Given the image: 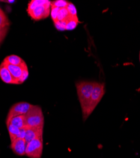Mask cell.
Returning <instances> with one entry per match:
<instances>
[{
	"label": "cell",
	"instance_id": "9c48e42d",
	"mask_svg": "<svg viewBox=\"0 0 140 158\" xmlns=\"http://www.w3.org/2000/svg\"><path fill=\"white\" fill-rule=\"evenodd\" d=\"M25 128V140L27 143H29L31 140L35 138L43 136V129L39 128Z\"/></svg>",
	"mask_w": 140,
	"mask_h": 158
},
{
	"label": "cell",
	"instance_id": "8992f818",
	"mask_svg": "<svg viewBox=\"0 0 140 158\" xmlns=\"http://www.w3.org/2000/svg\"><path fill=\"white\" fill-rule=\"evenodd\" d=\"M34 104L27 102H19L13 104L9 110L8 115H25L32 108Z\"/></svg>",
	"mask_w": 140,
	"mask_h": 158
},
{
	"label": "cell",
	"instance_id": "5bb4252c",
	"mask_svg": "<svg viewBox=\"0 0 140 158\" xmlns=\"http://www.w3.org/2000/svg\"><path fill=\"white\" fill-rule=\"evenodd\" d=\"M6 127H7V129L8 131L10 139L11 141L19 138L21 129L13 126L11 124H6Z\"/></svg>",
	"mask_w": 140,
	"mask_h": 158
},
{
	"label": "cell",
	"instance_id": "3957f363",
	"mask_svg": "<svg viewBox=\"0 0 140 158\" xmlns=\"http://www.w3.org/2000/svg\"><path fill=\"white\" fill-rule=\"evenodd\" d=\"M106 93V87L104 83L95 82L92 93L90 97V102L87 107L85 114L83 116V120L85 122L87 118L95 110L96 107Z\"/></svg>",
	"mask_w": 140,
	"mask_h": 158
},
{
	"label": "cell",
	"instance_id": "5b68a950",
	"mask_svg": "<svg viewBox=\"0 0 140 158\" xmlns=\"http://www.w3.org/2000/svg\"><path fill=\"white\" fill-rule=\"evenodd\" d=\"M50 4L51 2L47 0L46 3L27 12L29 16L34 20L37 21L46 19L50 15Z\"/></svg>",
	"mask_w": 140,
	"mask_h": 158
},
{
	"label": "cell",
	"instance_id": "30bf717a",
	"mask_svg": "<svg viewBox=\"0 0 140 158\" xmlns=\"http://www.w3.org/2000/svg\"><path fill=\"white\" fill-rule=\"evenodd\" d=\"M5 64L6 65V67L8 68V70L12 75V76L14 77V78L16 79V80L18 81L19 84H20V78L22 75L23 68L25 67V66L27 64L26 63L24 62L22 64H21L20 66L11 65V64H6V63H5Z\"/></svg>",
	"mask_w": 140,
	"mask_h": 158
},
{
	"label": "cell",
	"instance_id": "9a60e30c",
	"mask_svg": "<svg viewBox=\"0 0 140 158\" xmlns=\"http://www.w3.org/2000/svg\"><path fill=\"white\" fill-rule=\"evenodd\" d=\"M10 21L5 14L3 10L0 8V31L10 27Z\"/></svg>",
	"mask_w": 140,
	"mask_h": 158
},
{
	"label": "cell",
	"instance_id": "52a82bcc",
	"mask_svg": "<svg viewBox=\"0 0 140 158\" xmlns=\"http://www.w3.org/2000/svg\"><path fill=\"white\" fill-rule=\"evenodd\" d=\"M27 143L25 139L18 138L11 141L10 148L16 155L23 156L25 155Z\"/></svg>",
	"mask_w": 140,
	"mask_h": 158
},
{
	"label": "cell",
	"instance_id": "4fadbf2b",
	"mask_svg": "<svg viewBox=\"0 0 140 158\" xmlns=\"http://www.w3.org/2000/svg\"><path fill=\"white\" fill-rule=\"evenodd\" d=\"M3 61L6 64L15 66H20L25 62V61L21 57L15 55H11L6 56L5 58Z\"/></svg>",
	"mask_w": 140,
	"mask_h": 158
},
{
	"label": "cell",
	"instance_id": "44dd1931",
	"mask_svg": "<svg viewBox=\"0 0 140 158\" xmlns=\"http://www.w3.org/2000/svg\"><path fill=\"white\" fill-rule=\"evenodd\" d=\"M0 2H6V3H14L15 2V1H14V0H13V1H0Z\"/></svg>",
	"mask_w": 140,
	"mask_h": 158
},
{
	"label": "cell",
	"instance_id": "e0dca14e",
	"mask_svg": "<svg viewBox=\"0 0 140 158\" xmlns=\"http://www.w3.org/2000/svg\"><path fill=\"white\" fill-rule=\"evenodd\" d=\"M69 2L67 1H65V0H56V1H54L51 2L50 6H53L56 8H66L68 6Z\"/></svg>",
	"mask_w": 140,
	"mask_h": 158
},
{
	"label": "cell",
	"instance_id": "ffe728a7",
	"mask_svg": "<svg viewBox=\"0 0 140 158\" xmlns=\"http://www.w3.org/2000/svg\"><path fill=\"white\" fill-rule=\"evenodd\" d=\"M9 27H6V28L0 31V44H1L5 39V37H6L7 33H8Z\"/></svg>",
	"mask_w": 140,
	"mask_h": 158
},
{
	"label": "cell",
	"instance_id": "6da1fadb",
	"mask_svg": "<svg viewBox=\"0 0 140 158\" xmlns=\"http://www.w3.org/2000/svg\"><path fill=\"white\" fill-rule=\"evenodd\" d=\"M95 82L92 81H79L75 84L77 95L83 116L86 111L87 107L90 102V97Z\"/></svg>",
	"mask_w": 140,
	"mask_h": 158
},
{
	"label": "cell",
	"instance_id": "ba28073f",
	"mask_svg": "<svg viewBox=\"0 0 140 158\" xmlns=\"http://www.w3.org/2000/svg\"><path fill=\"white\" fill-rule=\"evenodd\" d=\"M0 78L3 82L8 84H19L18 81L12 76L6 64L3 61L0 64Z\"/></svg>",
	"mask_w": 140,
	"mask_h": 158
},
{
	"label": "cell",
	"instance_id": "7a4b0ae2",
	"mask_svg": "<svg viewBox=\"0 0 140 158\" xmlns=\"http://www.w3.org/2000/svg\"><path fill=\"white\" fill-rule=\"evenodd\" d=\"M25 127L44 128V116L41 106L34 105L32 108L24 115Z\"/></svg>",
	"mask_w": 140,
	"mask_h": 158
},
{
	"label": "cell",
	"instance_id": "ac0fdd59",
	"mask_svg": "<svg viewBox=\"0 0 140 158\" xmlns=\"http://www.w3.org/2000/svg\"><path fill=\"white\" fill-rule=\"evenodd\" d=\"M66 8L68 10V13L71 15H73V16L77 15V11H76V8L72 3L69 2L68 4V6H66Z\"/></svg>",
	"mask_w": 140,
	"mask_h": 158
},
{
	"label": "cell",
	"instance_id": "d6986e66",
	"mask_svg": "<svg viewBox=\"0 0 140 158\" xmlns=\"http://www.w3.org/2000/svg\"><path fill=\"white\" fill-rule=\"evenodd\" d=\"M28 76H29V70H28L27 65L26 64L25 66V67L23 68L22 75V77L20 78V84H23L25 81L27 80Z\"/></svg>",
	"mask_w": 140,
	"mask_h": 158
},
{
	"label": "cell",
	"instance_id": "8fae6325",
	"mask_svg": "<svg viewBox=\"0 0 140 158\" xmlns=\"http://www.w3.org/2000/svg\"><path fill=\"white\" fill-rule=\"evenodd\" d=\"M6 124H11L18 128L22 129L25 127L24 115L9 116L7 115Z\"/></svg>",
	"mask_w": 140,
	"mask_h": 158
},
{
	"label": "cell",
	"instance_id": "2e32d148",
	"mask_svg": "<svg viewBox=\"0 0 140 158\" xmlns=\"http://www.w3.org/2000/svg\"><path fill=\"white\" fill-rule=\"evenodd\" d=\"M47 1V0H32V1H31L28 5L27 11L32 10L35 8L46 3Z\"/></svg>",
	"mask_w": 140,
	"mask_h": 158
},
{
	"label": "cell",
	"instance_id": "277c9868",
	"mask_svg": "<svg viewBox=\"0 0 140 158\" xmlns=\"http://www.w3.org/2000/svg\"><path fill=\"white\" fill-rule=\"evenodd\" d=\"M43 152V136L39 137L27 143L25 156L29 158H41Z\"/></svg>",
	"mask_w": 140,
	"mask_h": 158
},
{
	"label": "cell",
	"instance_id": "7c38bea8",
	"mask_svg": "<svg viewBox=\"0 0 140 158\" xmlns=\"http://www.w3.org/2000/svg\"><path fill=\"white\" fill-rule=\"evenodd\" d=\"M63 22H65L66 24V30L71 31L76 27V26L79 23V20L77 15L73 16L70 14L66 20Z\"/></svg>",
	"mask_w": 140,
	"mask_h": 158
}]
</instances>
